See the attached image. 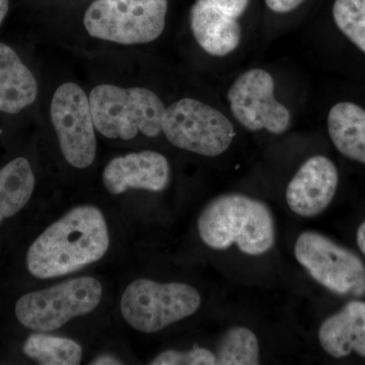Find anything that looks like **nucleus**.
<instances>
[{"instance_id": "dca6fc26", "label": "nucleus", "mask_w": 365, "mask_h": 365, "mask_svg": "<svg viewBox=\"0 0 365 365\" xmlns=\"http://www.w3.org/2000/svg\"><path fill=\"white\" fill-rule=\"evenodd\" d=\"M331 140L341 155L365 165V110L350 102L333 106L328 115Z\"/></svg>"}, {"instance_id": "aec40b11", "label": "nucleus", "mask_w": 365, "mask_h": 365, "mask_svg": "<svg viewBox=\"0 0 365 365\" xmlns=\"http://www.w3.org/2000/svg\"><path fill=\"white\" fill-rule=\"evenodd\" d=\"M333 16L341 32L365 53V0H336Z\"/></svg>"}, {"instance_id": "39448f33", "label": "nucleus", "mask_w": 365, "mask_h": 365, "mask_svg": "<svg viewBox=\"0 0 365 365\" xmlns=\"http://www.w3.org/2000/svg\"><path fill=\"white\" fill-rule=\"evenodd\" d=\"M168 6V0H96L86 9L83 25L97 39L146 44L165 30Z\"/></svg>"}, {"instance_id": "6ab92c4d", "label": "nucleus", "mask_w": 365, "mask_h": 365, "mask_svg": "<svg viewBox=\"0 0 365 365\" xmlns=\"http://www.w3.org/2000/svg\"><path fill=\"white\" fill-rule=\"evenodd\" d=\"M216 364L258 365L260 347L253 331L246 327H234L222 336L215 353Z\"/></svg>"}, {"instance_id": "20e7f679", "label": "nucleus", "mask_w": 365, "mask_h": 365, "mask_svg": "<svg viewBox=\"0 0 365 365\" xmlns=\"http://www.w3.org/2000/svg\"><path fill=\"white\" fill-rule=\"evenodd\" d=\"M201 306L198 290L181 282L134 280L120 302L125 321L139 331L151 334L193 316Z\"/></svg>"}, {"instance_id": "423d86ee", "label": "nucleus", "mask_w": 365, "mask_h": 365, "mask_svg": "<svg viewBox=\"0 0 365 365\" xmlns=\"http://www.w3.org/2000/svg\"><path fill=\"white\" fill-rule=\"evenodd\" d=\"M103 287L93 277H79L23 295L16 304V319L37 332L57 330L71 319L91 313L100 304Z\"/></svg>"}, {"instance_id": "f3484780", "label": "nucleus", "mask_w": 365, "mask_h": 365, "mask_svg": "<svg viewBox=\"0 0 365 365\" xmlns=\"http://www.w3.org/2000/svg\"><path fill=\"white\" fill-rule=\"evenodd\" d=\"M34 188L35 176L26 158H14L0 169V225L25 207Z\"/></svg>"}, {"instance_id": "ddd939ff", "label": "nucleus", "mask_w": 365, "mask_h": 365, "mask_svg": "<svg viewBox=\"0 0 365 365\" xmlns=\"http://www.w3.org/2000/svg\"><path fill=\"white\" fill-rule=\"evenodd\" d=\"M170 180L169 160L153 150L113 158L103 172L104 186L113 195H120L129 189L162 192Z\"/></svg>"}, {"instance_id": "5701e85b", "label": "nucleus", "mask_w": 365, "mask_h": 365, "mask_svg": "<svg viewBox=\"0 0 365 365\" xmlns=\"http://www.w3.org/2000/svg\"><path fill=\"white\" fill-rule=\"evenodd\" d=\"M91 364L93 365H118L122 364V362L120 361L119 359H115L114 356H111L109 354L101 355V356L97 357Z\"/></svg>"}, {"instance_id": "4be33fe9", "label": "nucleus", "mask_w": 365, "mask_h": 365, "mask_svg": "<svg viewBox=\"0 0 365 365\" xmlns=\"http://www.w3.org/2000/svg\"><path fill=\"white\" fill-rule=\"evenodd\" d=\"M304 0H265L266 6L277 14H287L294 11Z\"/></svg>"}, {"instance_id": "a211bd4d", "label": "nucleus", "mask_w": 365, "mask_h": 365, "mask_svg": "<svg viewBox=\"0 0 365 365\" xmlns=\"http://www.w3.org/2000/svg\"><path fill=\"white\" fill-rule=\"evenodd\" d=\"M23 351L44 365H78L83 359V348L76 341L41 332L26 340Z\"/></svg>"}, {"instance_id": "9d476101", "label": "nucleus", "mask_w": 365, "mask_h": 365, "mask_svg": "<svg viewBox=\"0 0 365 365\" xmlns=\"http://www.w3.org/2000/svg\"><path fill=\"white\" fill-rule=\"evenodd\" d=\"M275 81L268 71L250 69L230 86V110L242 126L250 131L267 130L282 134L292 124V115L274 97Z\"/></svg>"}, {"instance_id": "2eb2a0df", "label": "nucleus", "mask_w": 365, "mask_h": 365, "mask_svg": "<svg viewBox=\"0 0 365 365\" xmlns=\"http://www.w3.org/2000/svg\"><path fill=\"white\" fill-rule=\"evenodd\" d=\"M37 96L32 72L14 49L0 43V112L18 114L32 105Z\"/></svg>"}, {"instance_id": "1a4fd4ad", "label": "nucleus", "mask_w": 365, "mask_h": 365, "mask_svg": "<svg viewBox=\"0 0 365 365\" xmlns=\"http://www.w3.org/2000/svg\"><path fill=\"white\" fill-rule=\"evenodd\" d=\"M50 112L66 162L76 169L90 167L97 155V138L90 100L85 91L76 83H63L53 95Z\"/></svg>"}, {"instance_id": "7ed1b4c3", "label": "nucleus", "mask_w": 365, "mask_h": 365, "mask_svg": "<svg viewBox=\"0 0 365 365\" xmlns=\"http://www.w3.org/2000/svg\"><path fill=\"white\" fill-rule=\"evenodd\" d=\"M88 100L96 129L107 138L130 140L139 133L153 138L162 132L165 107L148 88L104 83L93 88Z\"/></svg>"}, {"instance_id": "9b49d317", "label": "nucleus", "mask_w": 365, "mask_h": 365, "mask_svg": "<svg viewBox=\"0 0 365 365\" xmlns=\"http://www.w3.org/2000/svg\"><path fill=\"white\" fill-rule=\"evenodd\" d=\"M250 0H196L190 14L194 38L208 54L223 57L239 47L242 28L239 18Z\"/></svg>"}, {"instance_id": "4468645a", "label": "nucleus", "mask_w": 365, "mask_h": 365, "mask_svg": "<svg viewBox=\"0 0 365 365\" xmlns=\"http://www.w3.org/2000/svg\"><path fill=\"white\" fill-rule=\"evenodd\" d=\"M319 342L334 359H343L352 352L365 357V302L351 300L327 318L319 327Z\"/></svg>"}, {"instance_id": "f03ea898", "label": "nucleus", "mask_w": 365, "mask_h": 365, "mask_svg": "<svg viewBox=\"0 0 365 365\" xmlns=\"http://www.w3.org/2000/svg\"><path fill=\"white\" fill-rule=\"evenodd\" d=\"M197 227L201 241L216 251L235 244L242 253L260 256L276 242L275 220L267 204L242 194L211 200L199 215Z\"/></svg>"}, {"instance_id": "412c9836", "label": "nucleus", "mask_w": 365, "mask_h": 365, "mask_svg": "<svg viewBox=\"0 0 365 365\" xmlns=\"http://www.w3.org/2000/svg\"><path fill=\"white\" fill-rule=\"evenodd\" d=\"M150 364L153 365H215L216 356L215 353L205 348L195 347L188 351L179 350H167L157 355Z\"/></svg>"}, {"instance_id": "b1692460", "label": "nucleus", "mask_w": 365, "mask_h": 365, "mask_svg": "<svg viewBox=\"0 0 365 365\" xmlns=\"http://www.w3.org/2000/svg\"><path fill=\"white\" fill-rule=\"evenodd\" d=\"M356 242L360 251H361L365 256V222H362L359 230H357Z\"/></svg>"}, {"instance_id": "f8f14e48", "label": "nucleus", "mask_w": 365, "mask_h": 365, "mask_svg": "<svg viewBox=\"0 0 365 365\" xmlns=\"http://www.w3.org/2000/svg\"><path fill=\"white\" fill-rule=\"evenodd\" d=\"M339 182L337 168L324 155L309 158L288 184L287 202L295 215L314 217L332 202Z\"/></svg>"}, {"instance_id": "0eeeda50", "label": "nucleus", "mask_w": 365, "mask_h": 365, "mask_svg": "<svg viewBox=\"0 0 365 365\" xmlns=\"http://www.w3.org/2000/svg\"><path fill=\"white\" fill-rule=\"evenodd\" d=\"M162 132L180 150L209 158L225 153L235 136L234 125L225 114L190 98L165 108Z\"/></svg>"}, {"instance_id": "f257e3e1", "label": "nucleus", "mask_w": 365, "mask_h": 365, "mask_svg": "<svg viewBox=\"0 0 365 365\" xmlns=\"http://www.w3.org/2000/svg\"><path fill=\"white\" fill-rule=\"evenodd\" d=\"M109 246L102 211L95 206H78L33 242L26 254V267L39 279L61 277L100 260Z\"/></svg>"}, {"instance_id": "393cba45", "label": "nucleus", "mask_w": 365, "mask_h": 365, "mask_svg": "<svg viewBox=\"0 0 365 365\" xmlns=\"http://www.w3.org/2000/svg\"><path fill=\"white\" fill-rule=\"evenodd\" d=\"M9 0H0V26H1L4 19H6L7 13H9Z\"/></svg>"}, {"instance_id": "6e6552de", "label": "nucleus", "mask_w": 365, "mask_h": 365, "mask_svg": "<svg viewBox=\"0 0 365 365\" xmlns=\"http://www.w3.org/2000/svg\"><path fill=\"white\" fill-rule=\"evenodd\" d=\"M294 256L314 281L338 295H365V266L350 250L326 235L304 232L294 245Z\"/></svg>"}]
</instances>
